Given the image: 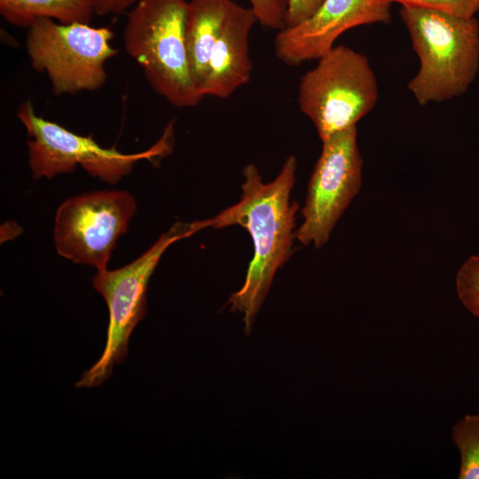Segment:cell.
I'll list each match as a JSON object with an SVG mask.
<instances>
[{"label": "cell", "instance_id": "1", "mask_svg": "<svg viewBox=\"0 0 479 479\" xmlns=\"http://www.w3.org/2000/svg\"><path fill=\"white\" fill-rule=\"evenodd\" d=\"M296 158L289 156L277 177L264 183L254 164L243 169L242 195L236 204L213 218L201 222L204 228L240 225L250 234L254 256L241 288L230 296L226 305L242 312L245 334H249L274 275L289 258L295 237L296 201L290 202L295 181Z\"/></svg>", "mask_w": 479, "mask_h": 479}, {"label": "cell", "instance_id": "2", "mask_svg": "<svg viewBox=\"0 0 479 479\" xmlns=\"http://www.w3.org/2000/svg\"><path fill=\"white\" fill-rule=\"evenodd\" d=\"M420 68L407 88L425 106L464 94L479 70V21L441 10L402 6Z\"/></svg>", "mask_w": 479, "mask_h": 479}, {"label": "cell", "instance_id": "3", "mask_svg": "<svg viewBox=\"0 0 479 479\" xmlns=\"http://www.w3.org/2000/svg\"><path fill=\"white\" fill-rule=\"evenodd\" d=\"M186 0H138L128 12L123 44L153 90L172 106L192 107L204 98L192 77L186 46Z\"/></svg>", "mask_w": 479, "mask_h": 479}, {"label": "cell", "instance_id": "4", "mask_svg": "<svg viewBox=\"0 0 479 479\" xmlns=\"http://www.w3.org/2000/svg\"><path fill=\"white\" fill-rule=\"evenodd\" d=\"M202 230L200 221L177 222L140 256L116 270L98 271L94 288L108 308V326L104 351L98 360L75 383L77 388H94L107 380L114 365L128 355L130 337L147 312L148 283L160 259L176 241Z\"/></svg>", "mask_w": 479, "mask_h": 479}, {"label": "cell", "instance_id": "5", "mask_svg": "<svg viewBox=\"0 0 479 479\" xmlns=\"http://www.w3.org/2000/svg\"><path fill=\"white\" fill-rule=\"evenodd\" d=\"M301 78L298 104L322 142L352 127L376 106L379 89L368 59L334 46Z\"/></svg>", "mask_w": 479, "mask_h": 479}, {"label": "cell", "instance_id": "6", "mask_svg": "<svg viewBox=\"0 0 479 479\" xmlns=\"http://www.w3.org/2000/svg\"><path fill=\"white\" fill-rule=\"evenodd\" d=\"M17 118L25 127L27 136L28 164L34 178L51 179L67 174L81 166L91 177L111 185L130 174L140 160H152L166 154L173 123L166 128L161 139L149 149L123 153L115 147L105 148L91 137L78 135L63 126L43 119L35 114L30 100L18 108Z\"/></svg>", "mask_w": 479, "mask_h": 479}, {"label": "cell", "instance_id": "7", "mask_svg": "<svg viewBox=\"0 0 479 479\" xmlns=\"http://www.w3.org/2000/svg\"><path fill=\"white\" fill-rule=\"evenodd\" d=\"M113 38L108 27L39 19L27 27L25 46L32 67L47 75L56 96L75 95L105 85L106 62L118 54Z\"/></svg>", "mask_w": 479, "mask_h": 479}, {"label": "cell", "instance_id": "8", "mask_svg": "<svg viewBox=\"0 0 479 479\" xmlns=\"http://www.w3.org/2000/svg\"><path fill=\"white\" fill-rule=\"evenodd\" d=\"M136 209L135 199L127 191H94L67 199L55 215L56 251L75 263L107 269Z\"/></svg>", "mask_w": 479, "mask_h": 479}, {"label": "cell", "instance_id": "9", "mask_svg": "<svg viewBox=\"0 0 479 479\" xmlns=\"http://www.w3.org/2000/svg\"><path fill=\"white\" fill-rule=\"evenodd\" d=\"M363 160L357 126L322 142L321 153L311 173L303 222L295 232L304 246L323 247L362 186Z\"/></svg>", "mask_w": 479, "mask_h": 479}, {"label": "cell", "instance_id": "10", "mask_svg": "<svg viewBox=\"0 0 479 479\" xmlns=\"http://www.w3.org/2000/svg\"><path fill=\"white\" fill-rule=\"evenodd\" d=\"M391 4L386 0H324L311 17L279 30L274 38L275 54L288 66L318 59L346 31L363 25L389 23Z\"/></svg>", "mask_w": 479, "mask_h": 479}, {"label": "cell", "instance_id": "11", "mask_svg": "<svg viewBox=\"0 0 479 479\" xmlns=\"http://www.w3.org/2000/svg\"><path fill=\"white\" fill-rule=\"evenodd\" d=\"M258 22L251 7L234 3L211 51L202 95L218 98L230 97L248 82L252 72L249 35Z\"/></svg>", "mask_w": 479, "mask_h": 479}, {"label": "cell", "instance_id": "12", "mask_svg": "<svg viewBox=\"0 0 479 479\" xmlns=\"http://www.w3.org/2000/svg\"><path fill=\"white\" fill-rule=\"evenodd\" d=\"M234 3L233 0L188 2L185 28V46L192 77L201 95L211 51Z\"/></svg>", "mask_w": 479, "mask_h": 479}, {"label": "cell", "instance_id": "13", "mask_svg": "<svg viewBox=\"0 0 479 479\" xmlns=\"http://www.w3.org/2000/svg\"><path fill=\"white\" fill-rule=\"evenodd\" d=\"M0 13L10 24L28 27L39 19L63 24H90L95 0H0Z\"/></svg>", "mask_w": 479, "mask_h": 479}, {"label": "cell", "instance_id": "14", "mask_svg": "<svg viewBox=\"0 0 479 479\" xmlns=\"http://www.w3.org/2000/svg\"><path fill=\"white\" fill-rule=\"evenodd\" d=\"M459 454V479H479V412L466 414L452 428Z\"/></svg>", "mask_w": 479, "mask_h": 479}, {"label": "cell", "instance_id": "15", "mask_svg": "<svg viewBox=\"0 0 479 479\" xmlns=\"http://www.w3.org/2000/svg\"><path fill=\"white\" fill-rule=\"evenodd\" d=\"M455 288L461 304L479 318V255H471L459 268Z\"/></svg>", "mask_w": 479, "mask_h": 479}, {"label": "cell", "instance_id": "16", "mask_svg": "<svg viewBox=\"0 0 479 479\" xmlns=\"http://www.w3.org/2000/svg\"><path fill=\"white\" fill-rule=\"evenodd\" d=\"M402 6L441 10L459 17L472 18L479 12V0H386Z\"/></svg>", "mask_w": 479, "mask_h": 479}, {"label": "cell", "instance_id": "17", "mask_svg": "<svg viewBox=\"0 0 479 479\" xmlns=\"http://www.w3.org/2000/svg\"><path fill=\"white\" fill-rule=\"evenodd\" d=\"M258 22L264 27L280 30L285 27L287 0H248Z\"/></svg>", "mask_w": 479, "mask_h": 479}, {"label": "cell", "instance_id": "18", "mask_svg": "<svg viewBox=\"0 0 479 479\" xmlns=\"http://www.w3.org/2000/svg\"><path fill=\"white\" fill-rule=\"evenodd\" d=\"M324 0H287L285 27L296 26L311 17Z\"/></svg>", "mask_w": 479, "mask_h": 479}, {"label": "cell", "instance_id": "19", "mask_svg": "<svg viewBox=\"0 0 479 479\" xmlns=\"http://www.w3.org/2000/svg\"><path fill=\"white\" fill-rule=\"evenodd\" d=\"M137 0H95L96 14H122Z\"/></svg>", "mask_w": 479, "mask_h": 479}]
</instances>
